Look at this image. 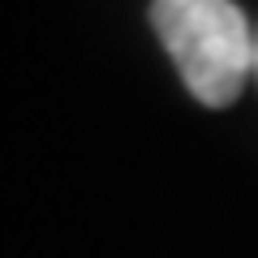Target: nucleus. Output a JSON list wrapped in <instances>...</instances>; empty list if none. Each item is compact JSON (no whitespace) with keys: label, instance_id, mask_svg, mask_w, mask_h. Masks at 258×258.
<instances>
[{"label":"nucleus","instance_id":"nucleus-1","mask_svg":"<svg viewBox=\"0 0 258 258\" xmlns=\"http://www.w3.org/2000/svg\"><path fill=\"white\" fill-rule=\"evenodd\" d=\"M151 26L207 108H228L254 74L258 35L237 0H151Z\"/></svg>","mask_w":258,"mask_h":258},{"label":"nucleus","instance_id":"nucleus-2","mask_svg":"<svg viewBox=\"0 0 258 258\" xmlns=\"http://www.w3.org/2000/svg\"><path fill=\"white\" fill-rule=\"evenodd\" d=\"M254 74H258V52H254Z\"/></svg>","mask_w":258,"mask_h":258}]
</instances>
